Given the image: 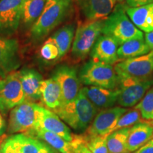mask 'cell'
Returning a JSON list of instances; mask_svg holds the SVG:
<instances>
[{
  "instance_id": "obj_25",
  "label": "cell",
  "mask_w": 153,
  "mask_h": 153,
  "mask_svg": "<svg viewBox=\"0 0 153 153\" xmlns=\"http://www.w3.org/2000/svg\"><path fill=\"white\" fill-rule=\"evenodd\" d=\"M74 34H75L74 25L68 24L57 30L50 38L58 48L60 57L64 56L68 52L71 47Z\"/></svg>"
},
{
  "instance_id": "obj_1",
  "label": "cell",
  "mask_w": 153,
  "mask_h": 153,
  "mask_svg": "<svg viewBox=\"0 0 153 153\" xmlns=\"http://www.w3.org/2000/svg\"><path fill=\"white\" fill-rule=\"evenodd\" d=\"M53 112L74 131L83 133L99 111L80 90L74 101L61 106Z\"/></svg>"
},
{
  "instance_id": "obj_20",
  "label": "cell",
  "mask_w": 153,
  "mask_h": 153,
  "mask_svg": "<svg viewBox=\"0 0 153 153\" xmlns=\"http://www.w3.org/2000/svg\"><path fill=\"white\" fill-rule=\"evenodd\" d=\"M153 137V120L140 121L130 128L128 137V150L135 152Z\"/></svg>"
},
{
  "instance_id": "obj_9",
  "label": "cell",
  "mask_w": 153,
  "mask_h": 153,
  "mask_svg": "<svg viewBox=\"0 0 153 153\" xmlns=\"http://www.w3.org/2000/svg\"><path fill=\"white\" fill-rule=\"evenodd\" d=\"M52 78L60 86L61 106L69 104L77 97L80 91V80L75 68L68 65L57 67L53 72Z\"/></svg>"
},
{
  "instance_id": "obj_34",
  "label": "cell",
  "mask_w": 153,
  "mask_h": 153,
  "mask_svg": "<svg viewBox=\"0 0 153 153\" xmlns=\"http://www.w3.org/2000/svg\"><path fill=\"white\" fill-rule=\"evenodd\" d=\"M130 7H139L153 3V0H126Z\"/></svg>"
},
{
  "instance_id": "obj_23",
  "label": "cell",
  "mask_w": 153,
  "mask_h": 153,
  "mask_svg": "<svg viewBox=\"0 0 153 153\" xmlns=\"http://www.w3.org/2000/svg\"><path fill=\"white\" fill-rule=\"evenodd\" d=\"M126 14L137 28L149 33L153 30V3L126 9Z\"/></svg>"
},
{
  "instance_id": "obj_5",
  "label": "cell",
  "mask_w": 153,
  "mask_h": 153,
  "mask_svg": "<svg viewBox=\"0 0 153 153\" xmlns=\"http://www.w3.org/2000/svg\"><path fill=\"white\" fill-rule=\"evenodd\" d=\"M43 107L37 103L27 101L15 106L9 113L8 133H24L34 128L39 121Z\"/></svg>"
},
{
  "instance_id": "obj_12",
  "label": "cell",
  "mask_w": 153,
  "mask_h": 153,
  "mask_svg": "<svg viewBox=\"0 0 153 153\" xmlns=\"http://www.w3.org/2000/svg\"><path fill=\"white\" fill-rule=\"evenodd\" d=\"M128 110V108L121 106H114L100 111L83 133L89 136L108 135L111 133L120 116Z\"/></svg>"
},
{
  "instance_id": "obj_16",
  "label": "cell",
  "mask_w": 153,
  "mask_h": 153,
  "mask_svg": "<svg viewBox=\"0 0 153 153\" xmlns=\"http://www.w3.org/2000/svg\"><path fill=\"white\" fill-rule=\"evenodd\" d=\"M80 90L90 101L98 111L114 107L117 103L118 97V89H109L88 86L82 88Z\"/></svg>"
},
{
  "instance_id": "obj_36",
  "label": "cell",
  "mask_w": 153,
  "mask_h": 153,
  "mask_svg": "<svg viewBox=\"0 0 153 153\" xmlns=\"http://www.w3.org/2000/svg\"><path fill=\"white\" fill-rule=\"evenodd\" d=\"M145 41L149 48H150V51H153V30L149 32V33H146Z\"/></svg>"
},
{
  "instance_id": "obj_26",
  "label": "cell",
  "mask_w": 153,
  "mask_h": 153,
  "mask_svg": "<svg viewBox=\"0 0 153 153\" xmlns=\"http://www.w3.org/2000/svg\"><path fill=\"white\" fill-rule=\"evenodd\" d=\"M129 131L130 128H126L107 135L106 143L109 153H130L127 145Z\"/></svg>"
},
{
  "instance_id": "obj_24",
  "label": "cell",
  "mask_w": 153,
  "mask_h": 153,
  "mask_svg": "<svg viewBox=\"0 0 153 153\" xmlns=\"http://www.w3.org/2000/svg\"><path fill=\"white\" fill-rule=\"evenodd\" d=\"M150 52L145 39L143 38H133L118 47L117 55L119 60H126L148 54Z\"/></svg>"
},
{
  "instance_id": "obj_2",
  "label": "cell",
  "mask_w": 153,
  "mask_h": 153,
  "mask_svg": "<svg viewBox=\"0 0 153 153\" xmlns=\"http://www.w3.org/2000/svg\"><path fill=\"white\" fill-rule=\"evenodd\" d=\"M70 0H46L41 16L30 30L32 38L40 41L65 19L70 11Z\"/></svg>"
},
{
  "instance_id": "obj_31",
  "label": "cell",
  "mask_w": 153,
  "mask_h": 153,
  "mask_svg": "<svg viewBox=\"0 0 153 153\" xmlns=\"http://www.w3.org/2000/svg\"><path fill=\"white\" fill-rule=\"evenodd\" d=\"M41 56L45 60H53L60 57L58 48L51 38L43 44L40 51Z\"/></svg>"
},
{
  "instance_id": "obj_27",
  "label": "cell",
  "mask_w": 153,
  "mask_h": 153,
  "mask_svg": "<svg viewBox=\"0 0 153 153\" xmlns=\"http://www.w3.org/2000/svg\"><path fill=\"white\" fill-rule=\"evenodd\" d=\"M46 0H25L22 20L26 26H33L41 16Z\"/></svg>"
},
{
  "instance_id": "obj_15",
  "label": "cell",
  "mask_w": 153,
  "mask_h": 153,
  "mask_svg": "<svg viewBox=\"0 0 153 153\" xmlns=\"http://www.w3.org/2000/svg\"><path fill=\"white\" fill-rule=\"evenodd\" d=\"M119 44L108 36L101 35L97 40L91 51L92 60L113 65L118 62L117 51Z\"/></svg>"
},
{
  "instance_id": "obj_21",
  "label": "cell",
  "mask_w": 153,
  "mask_h": 153,
  "mask_svg": "<svg viewBox=\"0 0 153 153\" xmlns=\"http://www.w3.org/2000/svg\"><path fill=\"white\" fill-rule=\"evenodd\" d=\"M22 153H60L41 140L18 133L10 137Z\"/></svg>"
},
{
  "instance_id": "obj_35",
  "label": "cell",
  "mask_w": 153,
  "mask_h": 153,
  "mask_svg": "<svg viewBox=\"0 0 153 153\" xmlns=\"http://www.w3.org/2000/svg\"><path fill=\"white\" fill-rule=\"evenodd\" d=\"M84 136L82 134L81 140L78 143V144L76 145L75 149H74V153H91L90 151L88 150V148L84 144Z\"/></svg>"
},
{
  "instance_id": "obj_14",
  "label": "cell",
  "mask_w": 153,
  "mask_h": 153,
  "mask_svg": "<svg viewBox=\"0 0 153 153\" xmlns=\"http://www.w3.org/2000/svg\"><path fill=\"white\" fill-rule=\"evenodd\" d=\"M24 134L41 140L60 153H74L76 145L80 140V135H74L73 140L70 142L57 134L39 127H35Z\"/></svg>"
},
{
  "instance_id": "obj_18",
  "label": "cell",
  "mask_w": 153,
  "mask_h": 153,
  "mask_svg": "<svg viewBox=\"0 0 153 153\" xmlns=\"http://www.w3.org/2000/svg\"><path fill=\"white\" fill-rule=\"evenodd\" d=\"M25 96V101L36 103L41 99V84L43 77L34 69L24 68L18 72Z\"/></svg>"
},
{
  "instance_id": "obj_33",
  "label": "cell",
  "mask_w": 153,
  "mask_h": 153,
  "mask_svg": "<svg viewBox=\"0 0 153 153\" xmlns=\"http://www.w3.org/2000/svg\"><path fill=\"white\" fill-rule=\"evenodd\" d=\"M132 153H153V137L143 145L138 150Z\"/></svg>"
},
{
  "instance_id": "obj_28",
  "label": "cell",
  "mask_w": 153,
  "mask_h": 153,
  "mask_svg": "<svg viewBox=\"0 0 153 153\" xmlns=\"http://www.w3.org/2000/svg\"><path fill=\"white\" fill-rule=\"evenodd\" d=\"M84 136V144L91 153H109L107 147V135H93L89 136L82 134Z\"/></svg>"
},
{
  "instance_id": "obj_7",
  "label": "cell",
  "mask_w": 153,
  "mask_h": 153,
  "mask_svg": "<svg viewBox=\"0 0 153 153\" xmlns=\"http://www.w3.org/2000/svg\"><path fill=\"white\" fill-rule=\"evenodd\" d=\"M104 20L88 22L78 26L74 34L72 48V58L76 60H82L89 55L102 33Z\"/></svg>"
},
{
  "instance_id": "obj_11",
  "label": "cell",
  "mask_w": 153,
  "mask_h": 153,
  "mask_svg": "<svg viewBox=\"0 0 153 153\" xmlns=\"http://www.w3.org/2000/svg\"><path fill=\"white\" fill-rule=\"evenodd\" d=\"M114 69L117 74L136 79H150L153 74V51L139 57L120 60Z\"/></svg>"
},
{
  "instance_id": "obj_6",
  "label": "cell",
  "mask_w": 153,
  "mask_h": 153,
  "mask_svg": "<svg viewBox=\"0 0 153 153\" xmlns=\"http://www.w3.org/2000/svg\"><path fill=\"white\" fill-rule=\"evenodd\" d=\"M118 97L117 103L123 108L135 106L153 86V79H136L117 74Z\"/></svg>"
},
{
  "instance_id": "obj_3",
  "label": "cell",
  "mask_w": 153,
  "mask_h": 153,
  "mask_svg": "<svg viewBox=\"0 0 153 153\" xmlns=\"http://www.w3.org/2000/svg\"><path fill=\"white\" fill-rule=\"evenodd\" d=\"M121 6H118L104 20L102 33L114 38L119 45L133 38H143L142 30L131 22Z\"/></svg>"
},
{
  "instance_id": "obj_22",
  "label": "cell",
  "mask_w": 153,
  "mask_h": 153,
  "mask_svg": "<svg viewBox=\"0 0 153 153\" xmlns=\"http://www.w3.org/2000/svg\"><path fill=\"white\" fill-rule=\"evenodd\" d=\"M41 100L48 109L54 111L62 104L60 86L52 77L42 80L41 84Z\"/></svg>"
},
{
  "instance_id": "obj_10",
  "label": "cell",
  "mask_w": 153,
  "mask_h": 153,
  "mask_svg": "<svg viewBox=\"0 0 153 153\" xmlns=\"http://www.w3.org/2000/svg\"><path fill=\"white\" fill-rule=\"evenodd\" d=\"M25 0H0V36L9 37L18 29Z\"/></svg>"
},
{
  "instance_id": "obj_29",
  "label": "cell",
  "mask_w": 153,
  "mask_h": 153,
  "mask_svg": "<svg viewBox=\"0 0 153 153\" xmlns=\"http://www.w3.org/2000/svg\"><path fill=\"white\" fill-rule=\"evenodd\" d=\"M143 120L142 116L138 109L134 108L130 111L128 110L125 114L120 116L116 126L113 128L111 133L120 129L131 128L135 124L143 121Z\"/></svg>"
},
{
  "instance_id": "obj_4",
  "label": "cell",
  "mask_w": 153,
  "mask_h": 153,
  "mask_svg": "<svg viewBox=\"0 0 153 153\" xmlns=\"http://www.w3.org/2000/svg\"><path fill=\"white\" fill-rule=\"evenodd\" d=\"M80 82L87 86L117 89L118 78L112 65L91 60L85 63L79 73Z\"/></svg>"
},
{
  "instance_id": "obj_30",
  "label": "cell",
  "mask_w": 153,
  "mask_h": 153,
  "mask_svg": "<svg viewBox=\"0 0 153 153\" xmlns=\"http://www.w3.org/2000/svg\"><path fill=\"white\" fill-rule=\"evenodd\" d=\"M134 108L140 111L143 120H153V86Z\"/></svg>"
},
{
  "instance_id": "obj_8",
  "label": "cell",
  "mask_w": 153,
  "mask_h": 153,
  "mask_svg": "<svg viewBox=\"0 0 153 153\" xmlns=\"http://www.w3.org/2000/svg\"><path fill=\"white\" fill-rule=\"evenodd\" d=\"M25 101V96L18 72L0 78V113L7 116L12 108Z\"/></svg>"
},
{
  "instance_id": "obj_17",
  "label": "cell",
  "mask_w": 153,
  "mask_h": 153,
  "mask_svg": "<svg viewBox=\"0 0 153 153\" xmlns=\"http://www.w3.org/2000/svg\"><path fill=\"white\" fill-rule=\"evenodd\" d=\"M115 0H78L82 13L89 22L104 20L113 11Z\"/></svg>"
},
{
  "instance_id": "obj_37",
  "label": "cell",
  "mask_w": 153,
  "mask_h": 153,
  "mask_svg": "<svg viewBox=\"0 0 153 153\" xmlns=\"http://www.w3.org/2000/svg\"><path fill=\"white\" fill-rule=\"evenodd\" d=\"M6 129V123L3 116L0 113V137L3 135Z\"/></svg>"
},
{
  "instance_id": "obj_32",
  "label": "cell",
  "mask_w": 153,
  "mask_h": 153,
  "mask_svg": "<svg viewBox=\"0 0 153 153\" xmlns=\"http://www.w3.org/2000/svg\"><path fill=\"white\" fill-rule=\"evenodd\" d=\"M0 153H22L10 137L5 140L0 146Z\"/></svg>"
},
{
  "instance_id": "obj_13",
  "label": "cell",
  "mask_w": 153,
  "mask_h": 153,
  "mask_svg": "<svg viewBox=\"0 0 153 153\" xmlns=\"http://www.w3.org/2000/svg\"><path fill=\"white\" fill-rule=\"evenodd\" d=\"M20 65L18 41L0 36V78L16 72Z\"/></svg>"
},
{
  "instance_id": "obj_19",
  "label": "cell",
  "mask_w": 153,
  "mask_h": 153,
  "mask_svg": "<svg viewBox=\"0 0 153 153\" xmlns=\"http://www.w3.org/2000/svg\"><path fill=\"white\" fill-rule=\"evenodd\" d=\"M36 127L41 128L54 133L70 142L74 137V135L72 133L70 128L66 126V123H65L55 112L45 107H43L41 116Z\"/></svg>"
},
{
  "instance_id": "obj_38",
  "label": "cell",
  "mask_w": 153,
  "mask_h": 153,
  "mask_svg": "<svg viewBox=\"0 0 153 153\" xmlns=\"http://www.w3.org/2000/svg\"><path fill=\"white\" fill-rule=\"evenodd\" d=\"M123 1V0H115L116 2H117V1Z\"/></svg>"
}]
</instances>
